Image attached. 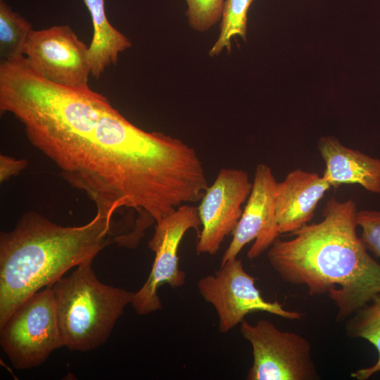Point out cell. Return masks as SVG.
Wrapping results in <instances>:
<instances>
[{
	"label": "cell",
	"instance_id": "1",
	"mask_svg": "<svg viewBox=\"0 0 380 380\" xmlns=\"http://www.w3.org/2000/svg\"><path fill=\"white\" fill-rule=\"evenodd\" d=\"M356 203L329 198L322 220L274 241L268 251L274 270L286 283L305 285L310 296L327 295L343 322L380 293V263L357 234Z\"/></svg>",
	"mask_w": 380,
	"mask_h": 380
},
{
	"label": "cell",
	"instance_id": "2",
	"mask_svg": "<svg viewBox=\"0 0 380 380\" xmlns=\"http://www.w3.org/2000/svg\"><path fill=\"white\" fill-rule=\"evenodd\" d=\"M114 223L96 211L85 224L63 227L30 211L1 232L0 327L28 297L115 243Z\"/></svg>",
	"mask_w": 380,
	"mask_h": 380
},
{
	"label": "cell",
	"instance_id": "3",
	"mask_svg": "<svg viewBox=\"0 0 380 380\" xmlns=\"http://www.w3.org/2000/svg\"><path fill=\"white\" fill-rule=\"evenodd\" d=\"M89 259L50 285L63 345L87 352L103 345L135 292L101 283Z\"/></svg>",
	"mask_w": 380,
	"mask_h": 380
},
{
	"label": "cell",
	"instance_id": "4",
	"mask_svg": "<svg viewBox=\"0 0 380 380\" xmlns=\"http://www.w3.org/2000/svg\"><path fill=\"white\" fill-rule=\"evenodd\" d=\"M3 351L17 369L44 363L63 347L51 286L25 299L0 327Z\"/></svg>",
	"mask_w": 380,
	"mask_h": 380
},
{
	"label": "cell",
	"instance_id": "5",
	"mask_svg": "<svg viewBox=\"0 0 380 380\" xmlns=\"http://www.w3.org/2000/svg\"><path fill=\"white\" fill-rule=\"evenodd\" d=\"M242 336L252 346L253 362L248 380H317L319 375L305 337L279 330L267 319L255 324L243 320Z\"/></svg>",
	"mask_w": 380,
	"mask_h": 380
},
{
	"label": "cell",
	"instance_id": "6",
	"mask_svg": "<svg viewBox=\"0 0 380 380\" xmlns=\"http://www.w3.org/2000/svg\"><path fill=\"white\" fill-rule=\"evenodd\" d=\"M255 280L245 271L242 260L234 258L221 265L214 274L198 281L201 295L217 313L221 333L229 332L253 312H266L290 320L303 317L299 312L284 309L277 300H265L255 285Z\"/></svg>",
	"mask_w": 380,
	"mask_h": 380
},
{
	"label": "cell",
	"instance_id": "7",
	"mask_svg": "<svg viewBox=\"0 0 380 380\" xmlns=\"http://www.w3.org/2000/svg\"><path fill=\"white\" fill-rule=\"evenodd\" d=\"M200 225L198 208L189 205H180L156 222L155 232L148 241V248L155 253L153 267L131 303L138 315H146L162 309L158 295L162 285L167 284L173 288L184 285L185 273L179 268V246L185 233L190 229L198 231Z\"/></svg>",
	"mask_w": 380,
	"mask_h": 380
},
{
	"label": "cell",
	"instance_id": "8",
	"mask_svg": "<svg viewBox=\"0 0 380 380\" xmlns=\"http://www.w3.org/2000/svg\"><path fill=\"white\" fill-rule=\"evenodd\" d=\"M87 46L66 25L30 32L24 51L31 68L54 83L87 88L91 68Z\"/></svg>",
	"mask_w": 380,
	"mask_h": 380
},
{
	"label": "cell",
	"instance_id": "9",
	"mask_svg": "<svg viewBox=\"0 0 380 380\" xmlns=\"http://www.w3.org/2000/svg\"><path fill=\"white\" fill-rule=\"evenodd\" d=\"M252 186L246 171L231 167L220 170L198 208L202 226L196 245L198 254L215 255L220 250L224 238L236 228Z\"/></svg>",
	"mask_w": 380,
	"mask_h": 380
},
{
	"label": "cell",
	"instance_id": "10",
	"mask_svg": "<svg viewBox=\"0 0 380 380\" xmlns=\"http://www.w3.org/2000/svg\"><path fill=\"white\" fill-rule=\"evenodd\" d=\"M277 182L270 166H256L253 186L234 229L230 244L222 255L221 265L236 258L245 245L255 239L247 256L253 260L272 245L279 235L276 215Z\"/></svg>",
	"mask_w": 380,
	"mask_h": 380
},
{
	"label": "cell",
	"instance_id": "11",
	"mask_svg": "<svg viewBox=\"0 0 380 380\" xmlns=\"http://www.w3.org/2000/svg\"><path fill=\"white\" fill-rule=\"evenodd\" d=\"M331 185L317 172L296 169L277 182L276 215L279 234H289L308 224L318 203Z\"/></svg>",
	"mask_w": 380,
	"mask_h": 380
},
{
	"label": "cell",
	"instance_id": "12",
	"mask_svg": "<svg viewBox=\"0 0 380 380\" xmlns=\"http://www.w3.org/2000/svg\"><path fill=\"white\" fill-rule=\"evenodd\" d=\"M325 163L322 177L334 189L342 184H358L380 194V159L346 147L334 137L325 136L317 141Z\"/></svg>",
	"mask_w": 380,
	"mask_h": 380
},
{
	"label": "cell",
	"instance_id": "13",
	"mask_svg": "<svg viewBox=\"0 0 380 380\" xmlns=\"http://www.w3.org/2000/svg\"><path fill=\"white\" fill-rule=\"evenodd\" d=\"M94 27L88 56L91 75L98 79L105 69L117 63L120 52L132 46L131 41L108 21L104 0H84Z\"/></svg>",
	"mask_w": 380,
	"mask_h": 380
},
{
	"label": "cell",
	"instance_id": "14",
	"mask_svg": "<svg viewBox=\"0 0 380 380\" xmlns=\"http://www.w3.org/2000/svg\"><path fill=\"white\" fill-rule=\"evenodd\" d=\"M345 328L348 336L367 341L378 352L373 365L351 373L357 380H367L380 372V293L348 318Z\"/></svg>",
	"mask_w": 380,
	"mask_h": 380
},
{
	"label": "cell",
	"instance_id": "15",
	"mask_svg": "<svg viewBox=\"0 0 380 380\" xmlns=\"http://www.w3.org/2000/svg\"><path fill=\"white\" fill-rule=\"evenodd\" d=\"M31 24L19 13L13 11L4 0H0V56L1 60H12L24 56Z\"/></svg>",
	"mask_w": 380,
	"mask_h": 380
},
{
	"label": "cell",
	"instance_id": "16",
	"mask_svg": "<svg viewBox=\"0 0 380 380\" xmlns=\"http://www.w3.org/2000/svg\"><path fill=\"white\" fill-rule=\"evenodd\" d=\"M254 0L224 1L220 30L217 39L209 51L210 56L220 54L224 50L231 49V40L236 36L246 40L247 13Z\"/></svg>",
	"mask_w": 380,
	"mask_h": 380
},
{
	"label": "cell",
	"instance_id": "17",
	"mask_svg": "<svg viewBox=\"0 0 380 380\" xmlns=\"http://www.w3.org/2000/svg\"><path fill=\"white\" fill-rule=\"evenodd\" d=\"M186 15L189 26L196 31L205 32L222 18L224 0H185Z\"/></svg>",
	"mask_w": 380,
	"mask_h": 380
},
{
	"label": "cell",
	"instance_id": "18",
	"mask_svg": "<svg viewBox=\"0 0 380 380\" xmlns=\"http://www.w3.org/2000/svg\"><path fill=\"white\" fill-rule=\"evenodd\" d=\"M356 222L362 229L360 237L365 247L380 258V210H357Z\"/></svg>",
	"mask_w": 380,
	"mask_h": 380
},
{
	"label": "cell",
	"instance_id": "19",
	"mask_svg": "<svg viewBox=\"0 0 380 380\" xmlns=\"http://www.w3.org/2000/svg\"><path fill=\"white\" fill-rule=\"evenodd\" d=\"M26 159H16L4 154L0 156V182L8 180L11 177L20 174L27 166Z\"/></svg>",
	"mask_w": 380,
	"mask_h": 380
}]
</instances>
